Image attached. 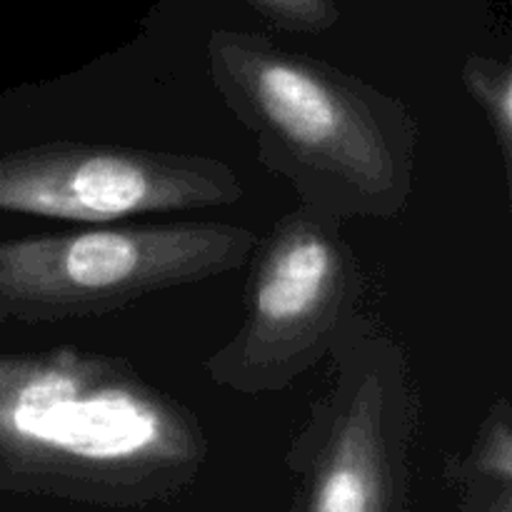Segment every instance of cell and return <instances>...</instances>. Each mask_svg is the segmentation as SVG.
<instances>
[{"mask_svg":"<svg viewBox=\"0 0 512 512\" xmlns=\"http://www.w3.org/2000/svg\"><path fill=\"white\" fill-rule=\"evenodd\" d=\"M460 83L483 113L508 180L512 178V65L503 58L473 53L465 58Z\"/></svg>","mask_w":512,"mask_h":512,"instance_id":"obj_6","label":"cell"},{"mask_svg":"<svg viewBox=\"0 0 512 512\" xmlns=\"http://www.w3.org/2000/svg\"><path fill=\"white\" fill-rule=\"evenodd\" d=\"M208 73L298 205L338 223L393 220L408 208L420 130L398 95L248 30L210 33Z\"/></svg>","mask_w":512,"mask_h":512,"instance_id":"obj_1","label":"cell"},{"mask_svg":"<svg viewBox=\"0 0 512 512\" xmlns=\"http://www.w3.org/2000/svg\"><path fill=\"white\" fill-rule=\"evenodd\" d=\"M238 330L205 360L220 388L245 398L283 393L325 360L358 315L363 273L343 223L295 205L255 245Z\"/></svg>","mask_w":512,"mask_h":512,"instance_id":"obj_4","label":"cell"},{"mask_svg":"<svg viewBox=\"0 0 512 512\" xmlns=\"http://www.w3.org/2000/svg\"><path fill=\"white\" fill-rule=\"evenodd\" d=\"M268 23L288 33L318 35L340 23L335 0H245Z\"/></svg>","mask_w":512,"mask_h":512,"instance_id":"obj_8","label":"cell"},{"mask_svg":"<svg viewBox=\"0 0 512 512\" xmlns=\"http://www.w3.org/2000/svg\"><path fill=\"white\" fill-rule=\"evenodd\" d=\"M245 195L220 158L183 150L45 140L0 153V210L75 225L228 208Z\"/></svg>","mask_w":512,"mask_h":512,"instance_id":"obj_5","label":"cell"},{"mask_svg":"<svg viewBox=\"0 0 512 512\" xmlns=\"http://www.w3.org/2000/svg\"><path fill=\"white\" fill-rule=\"evenodd\" d=\"M255 245L253 230L218 220L78 225L0 238V318H103L165 290L240 270Z\"/></svg>","mask_w":512,"mask_h":512,"instance_id":"obj_3","label":"cell"},{"mask_svg":"<svg viewBox=\"0 0 512 512\" xmlns=\"http://www.w3.org/2000/svg\"><path fill=\"white\" fill-rule=\"evenodd\" d=\"M198 415L120 355H0V480L73 498L138 500L190 483L208 458Z\"/></svg>","mask_w":512,"mask_h":512,"instance_id":"obj_2","label":"cell"},{"mask_svg":"<svg viewBox=\"0 0 512 512\" xmlns=\"http://www.w3.org/2000/svg\"><path fill=\"white\" fill-rule=\"evenodd\" d=\"M455 475L473 483L512 485V408L508 398H498L480 423L468 455L455 463Z\"/></svg>","mask_w":512,"mask_h":512,"instance_id":"obj_7","label":"cell"}]
</instances>
